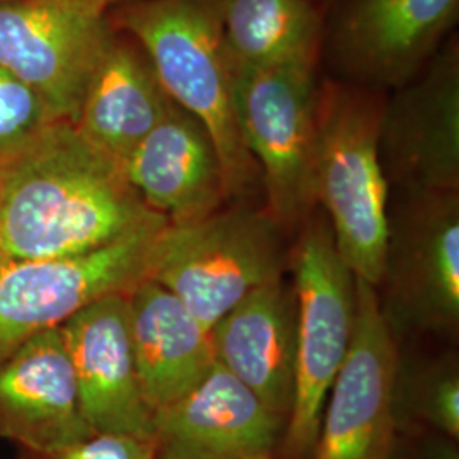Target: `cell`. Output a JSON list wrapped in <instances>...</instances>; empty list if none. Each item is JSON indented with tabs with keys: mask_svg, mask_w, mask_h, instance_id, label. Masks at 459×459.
Returning a JSON list of instances; mask_svg holds the SVG:
<instances>
[{
	"mask_svg": "<svg viewBox=\"0 0 459 459\" xmlns=\"http://www.w3.org/2000/svg\"><path fill=\"white\" fill-rule=\"evenodd\" d=\"M11 2H16V0H0V5H4V4H11Z\"/></svg>",
	"mask_w": 459,
	"mask_h": 459,
	"instance_id": "cell-28",
	"label": "cell"
},
{
	"mask_svg": "<svg viewBox=\"0 0 459 459\" xmlns=\"http://www.w3.org/2000/svg\"><path fill=\"white\" fill-rule=\"evenodd\" d=\"M392 92L379 128V159L390 191H459L458 36Z\"/></svg>",
	"mask_w": 459,
	"mask_h": 459,
	"instance_id": "cell-12",
	"label": "cell"
},
{
	"mask_svg": "<svg viewBox=\"0 0 459 459\" xmlns=\"http://www.w3.org/2000/svg\"><path fill=\"white\" fill-rule=\"evenodd\" d=\"M313 2H316L318 5H322V7H325V9H327L328 4H330V2H333V0H313Z\"/></svg>",
	"mask_w": 459,
	"mask_h": 459,
	"instance_id": "cell-27",
	"label": "cell"
},
{
	"mask_svg": "<svg viewBox=\"0 0 459 459\" xmlns=\"http://www.w3.org/2000/svg\"><path fill=\"white\" fill-rule=\"evenodd\" d=\"M237 66L318 68L325 7L313 0H216Z\"/></svg>",
	"mask_w": 459,
	"mask_h": 459,
	"instance_id": "cell-20",
	"label": "cell"
},
{
	"mask_svg": "<svg viewBox=\"0 0 459 459\" xmlns=\"http://www.w3.org/2000/svg\"><path fill=\"white\" fill-rule=\"evenodd\" d=\"M386 94L339 79L320 81L316 92V204L342 261L375 288L388 242L390 187L379 159Z\"/></svg>",
	"mask_w": 459,
	"mask_h": 459,
	"instance_id": "cell-3",
	"label": "cell"
},
{
	"mask_svg": "<svg viewBox=\"0 0 459 459\" xmlns=\"http://www.w3.org/2000/svg\"><path fill=\"white\" fill-rule=\"evenodd\" d=\"M123 170L148 208L172 225L203 220L229 204L210 134L178 104L133 150Z\"/></svg>",
	"mask_w": 459,
	"mask_h": 459,
	"instance_id": "cell-16",
	"label": "cell"
},
{
	"mask_svg": "<svg viewBox=\"0 0 459 459\" xmlns=\"http://www.w3.org/2000/svg\"><path fill=\"white\" fill-rule=\"evenodd\" d=\"M56 121L43 99L0 66V162Z\"/></svg>",
	"mask_w": 459,
	"mask_h": 459,
	"instance_id": "cell-22",
	"label": "cell"
},
{
	"mask_svg": "<svg viewBox=\"0 0 459 459\" xmlns=\"http://www.w3.org/2000/svg\"><path fill=\"white\" fill-rule=\"evenodd\" d=\"M417 459H459L456 439L446 437L436 432H429V437L424 436L422 443L419 446Z\"/></svg>",
	"mask_w": 459,
	"mask_h": 459,
	"instance_id": "cell-24",
	"label": "cell"
},
{
	"mask_svg": "<svg viewBox=\"0 0 459 459\" xmlns=\"http://www.w3.org/2000/svg\"><path fill=\"white\" fill-rule=\"evenodd\" d=\"M128 305L134 364L155 417L212 371L216 362L212 328L199 322L178 296L150 279L128 295Z\"/></svg>",
	"mask_w": 459,
	"mask_h": 459,
	"instance_id": "cell-18",
	"label": "cell"
},
{
	"mask_svg": "<svg viewBox=\"0 0 459 459\" xmlns=\"http://www.w3.org/2000/svg\"><path fill=\"white\" fill-rule=\"evenodd\" d=\"M167 223L159 214L106 246L74 255L0 257V359L106 296L130 295L150 279Z\"/></svg>",
	"mask_w": 459,
	"mask_h": 459,
	"instance_id": "cell-6",
	"label": "cell"
},
{
	"mask_svg": "<svg viewBox=\"0 0 459 459\" xmlns=\"http://www.w3.org/2000/svg\"><path fill=\"white\" fill-rule=\"evenodd\" d=\"M113 34L99 0H16L0 5V66L75 125Z\"/></svg>",
	"mask_w": 459,
	"mask_h": 459,
	"instance_id": "cell-9",
	"label": "cell"
},
{
	"mask_svg": "<svg viewBox=\"0 0 459 459\" xmlns=\"http://www.w3.org/2000/svg\"><path fill=\"white\" fill-rule=\"evenodd\" d=\"M458 17L459 0H342L324 49L339 81L390 92L426 68Z\"/></svg>",
	"mask_w": 459,
	"mask_h": 459,
	"instance_id": "cell-11",
	"label": "cell"
},
{
	"mask_svg": "<svg viewBox=\"0 0 459 459\" xmlns=\"http://www.w3.org/2000/svg\"><path fill=\"white\" fill-rule=\"evenodd\" d=\"M394 417L400 430L426 429L459 437V368L455 356L422 362L398 361Z\"/></svg>",
	"mask_w": 459,
	"mask_h": 459,
	"instance_id": "cell-21",
	"label": "cell"
},
{
	"mask_svg": "<svg viewBox=\"0 0 459 459\" xmlns=\"http://www.w3.org/2000/svg\"><path fill=\"white\" fill-rule=\"evenodd\" d=\"M83 419L94 432L153 439L133 356L128 295H111L62 325Z\"/></svg>",
	"mask_w": 459,
	"mask_h": 459,
	"instance_id": "cell-13",
	"label": "cell"
},
{
	"mask_svg": "<svg viewBox=\"0 0 459 459\" xmlns=\"http://www.w3.org/2000/svg\"><path fill=\"white\" fill-rule=\"evenodd\" d=\"M296 233L288 255L296 299L295 386L274 459H312L356 313V276L335 248L324 210L316 206Z\"/></svg>",
	"mask_w": 459,
	"mask_h": 459,
	"instance_id": "cell-4",
	"label": "cell"
},
{
	"mask_svg": "<svg viewBox=\"0 0 459 459\" xmlns=\"http://www.w3.org/2000/svg\"><path fill=\"white\" fill-rule=\"evenodd\" d=\"M247 459H274L273 453H263V455H255V456H250Z\"/></svg>",
	"mask_w": 459,
	"mask_h": 459,
	"instance_id": "cell-26",
	"label": "cell"
},
{
	"mask_svg": "<svg viewBox=\"0 0 459 459\" xmlns=\"http://www.w3.org/2000/svg\"><path fill=\"white\" fill-rule=\"evenodd\" d=\"M117 31L147 53L167 96L195 116L213 142L229 203L261 189L255 160L240 132L230 53L216 0H130L109 9Z\"/></svg>",
	"mask_w": 459,
	"mask_h": 459,
	"instance_id": "cell-2",
	"label": "cell"
},
{
	"mask_svg": "<svg viewBox=\"0 0 459 459\" xmlns=\"http://www.w3.org/2000/svg\"><path fill=\"white\" fill-rule=\"evenodd\" d=\"M388 197V242L377 290L398 330L456 335L459 327V191Z\"/></svg>",
	"mask_w": 459,
	"mask_h": 459,
	"instance_id": "cell-8",
	"label": "cell"
},
{
	"mask_svg": "<svg viewBox=\"0 0 459 459\" xmlns=\"http://www.w3.org/2000/svg\"><path fill=\"white\" fill-rule=\"evenodd\" d=\"M99 2L106 4V5L111 9V7H113V4H125V2H130V0H99Z\"/></svg>",
	"mask_w": 459,
	"mask_h": 459,
	"instance_id": "cell-25",
	"label": "cell"
},
{
	"mask_svg": "<svg viewBox=\"0 0 459 459\" xmlns=\"http://www.w3.org/2000/svg\"><path fill=\"white\" fill-rule=\"evenodd\" d=\"M284 237L264 206L229 203L193 223H167L150 281L178 296L212 328L254 290L282 278L290 255Z\"/></svg>",
	"mask_w": 459,
	"mask_h": 459,
	"instance_id": "cell-5",
	"label": "cell"
},
{
	"mask_svg": "<svg viewBox=\"0 0 459 459\" xmlns=\"http://www.w3.org/2000/svg\"><path fill=\"white\" fill-rule=\"evenodd\" d=\"M212 342L214 361L286 422L295 386L293 284L279 278L254 290L214 324Z\"/></svg>",
	"mask_w": 459,
	"mask_h": 459,
	"instance_id": "cell-17",
	"label": "cell"
},
{
	"mask_svg": "<svg viewBox=\"0 0 459 459\" xmlns=\"http://www.w3.org/2000/svg\"><path fill=\"white\" fill-rule=\"evenodd\" d=\"M159 216L74 123L56 121L0 162V257L49 259L106 246Z\"/></svg>",
	"mask_w": 459,
	"mask_h": 459,
	"instance_id": "cell-1",
	"label": "cell"
},
{
	"mask_svg": "<svg viewBox=\"0 0 459 459\" xmlns=\"http://www.w3.org/2000/svg\"><path fill=\"white\" fill-rule=\"evenodd\" d=\"M172 104L147 53L132 36L115 30L85 91L75 128L123 167Z\"/></svg>",
	"mask_w": 459,
	"mask_h": 459,
	"instance_id": "cell-19",
	"label": "cell"
},
{
	"mask_svg": "<svg viewBox=\"0 0 459 459\" xmlns=\"http://www.w3.org/2000/svg\"><path fill=\"white\" fill-rule=\"evenodd\" d=\"M92 434L62 328L34 335L0 359V437L41 453Z\"/></svg>",
	"mask_w": 459,
	"mask_h": 459,
	"instance_id": "cell-15",
	"label": "cell"
},
{
	"mask_svg": "<svg viewBox=\"0 0 459 459\" xmlns=\"http://www.w3.org/2000/svg\"><path fill=\"white\" fill-rule=\"evenodd\" d=\"M286 422L214 362L212 371L153 420L157 456L247 459L276 451Z\"/></svg>",
	"mask_w": 459,
	"mask_h": 459,
	"instance_id": "cell-14",
	"label": "cell"
},
{
	"mask_svg": "<svg viewBox=\"0 0 459 459\" xmlns=\"http://www.w3.org/2000/svg\"><path fill=\"white\" fill-rule=\"evenodd\" d=\"M155 455L157 446L150 437L100 432L51 451L19 449V459H155Z\"/></svg>",
	"mask_w": 459,
	"mask_h": 459,
	"instance_id": "cell-23",
	"label": "cell"
},
{
	"mask_svg": "<svg viewBox=\"0 0 459 459\" xmlns=\"http://www.w3.org/2000/svg\"><path fill=\"white\" fill-rule=\"evenodd\" d=\"M318 68L237 66V116L261 176L264 208L296 233L315 212Z\"/></svg>",
	"mask_w": 459,
	"mask_h": 459,
	"instance_id": "cell-7",
	"label": "cell"
},
{
	"mask_svg": "<svg viewBox=\"0 0 459 459\" xmlns=\"http://www.w3.org/2000/svg\"><path fill=\"white\" fill-rule=\"evenodd\" d=\"M155 459H165V458H159V456H157V455H155Z\"/></svg>",
	"mask_w": 459,
	"mask_h": 459,
	"instance_id": "cell-29",
	"label": "cell"
},
{
	"mask_svg": "<svg viewBox=\"0 0 459 459\" xmlns=\"http://www.w3.org/2000/svg\"><path fill=\"white\" fill-rule=\"evenodd\" d=\"M396 335L375 286L356 278L351 345L332 383L312 459H394Z\"/></svg>",
	"mask_w": 459,
	"mask_h": 459,
	"instance_id": "cell-10",
	"label": "cell"
}]
</instances>
